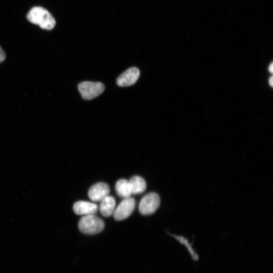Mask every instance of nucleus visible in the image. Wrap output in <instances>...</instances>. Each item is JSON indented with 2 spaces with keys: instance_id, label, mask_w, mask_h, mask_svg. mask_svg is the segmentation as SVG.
Returning a JSON list of instances; mask_svg holds the SVG:
<instances>
[{
  "instance_id": "f257e3e1",
  "label": "nucleus",
  "mask_w": 273,
  "mask_h": 273,
  "mask_svg": "<svg viewBox=\"0 0 273 273\" xmlns=\"http://www.w3.org/2000/svg\"><path fill=\"white\" fill-rule=\"evenodd\" d=\"M27 18L30 23L39 25L41 28L46 30H52L56 25L55 20L52 15L42 7L33 8Z\"/></svg>"
},
{
  "instance_id": "f03ea898",
  "label": "nucleus",
  "mask_w": 273,
  "mask_h": 273,
  "mask_svg": "<svg viewBox=\"0 0 273 273\" xmlns=\"http://www.w3.org/2000/svg\"><path fill=\"white\" fill-rule=\"evenodd\" d=\"M105 227L104 221L95 215L83 216L79 223L80 231L86 235H95L100 233Z\"/></svg>"
},
{
  "instance_id": "7ed1b4c3",
  "label": "nucleus",
  "mask_w": 273,
  "mask_h": 273,
  "mask_svg": "<svg viewBox=\"0 0 273 273\" xmlns=\"http://www.w3.org/2000/svg\"><path fill=\"white\" fill-rule=\"evenodd\" d=\"M161 199L155 192L150 193L142 199L139 207L140 213L145 216L154 214L160 206Z\"/></svg>"
},
{
  "instance_id": "20e7f679",
  "label": "nucleus",
  "mask_w": 273,
  "mask_h": 273,
  "mask_svg": "<svg viewBox=\"0 0 273 273\" xmlns=\"http://www.w3.org/2000/svg\"><path fill=\"white\" fill-rule=\"evenodd\" d=\"M78 89L84 99L90 100L103 93L105 90V86L100 82L85 81L79 85Z\"/></svg>"
},
{
  "instance_id": "39448f33",
  "label": "nucleus",
  "mask_w": 273,
  "mask_h": 273,
  "mask_svg": "<svg viewBox=\"0 0 273 273\" xmlns=\"http://www.w3.org/2000/svg\"><path fill=\"white\" fill-rule=\"evenodd\" d=\"M135 203L134 199L130 197L123 199L114 211V219L119 221L129 217L134 209Z\"/></svg>"
},
{
  "instance_id": "423d86ee",
  "label": "nucleus",
  "mask_w": 273,
  "mask_h": 273,
  "mask_svg": "<svg viewBox=\"0 0 273 273\" xmlns=\"http://www.w3.org/2000/svg\"><path fill=\"white\" fill-rule=\"evenodd\" d=\"M140 76L141 72L138 68L130 67L118 77L116 84L120 87L133 85L138 81Z\"/></svg>"
},
{
  "instance_id": "0eeeda50",
  "label": "nucleus",
  "mask_w": 273,
  "mask_h": 273,
  "mask_svg": "<svg viewBox=\"0 0 273 273\" xmlns=\"http://www.w3.org/2000/svg\"><path fill=\"white\" fill-rule=\"evenodd\" d=\"M110 188L104 183L99 182L91 186L88 192V196L93 201H101L105 197L109 195Z\"/></svg>"
},
{
  "instance_id": "6e6552de",
  "label": "nucleus",
  "mask_w": 273,
  "mask_h": 273,
  "mask_svg": "<svg viewBox=\"0 0 273 273\" xmlns=\"http://www.w3.org/2000/svg\"><path fill=\"white\" fill-rule=\"evenodd\" d=\"M73 210L78 215H95L98 210L97 205L85 201H79L75 203Z\"/></svg>"
},
{
  "instance_id": "1a4fd4ad",
  "label": "nucleus",
  "mask_w": 273,
  "mask_h": 273,
  "mask_svg": "<svg viewBox=\"0 0 273 273\" xmlns=\"http://www.w3.org/2000/svg\"><path fill=\"white\" fill-rule=\"evenodd\" d=\"M115 200L113 197L107 196L101 202L99 210L101 214L105 217L113 215L115 208Z\"/></svg>"
},
{
  "instance_id": "9d476101",
  "label": "nucleus",
  "mask_w": 273,
  "mask_h": 273,
  "mask_svg": "<svg viewBox=\"0 0 273 273\" xmlns=\"http://www.w3.org/2000/svg\"><path fill=\"white\" fill-rule=\"evenodd\" d=\"M131 194L136 195L144 193L147 189L145 180L139 176L132 177L128 181Z\"/></svg>"
},
{
  "instance_id": "9b49d317",
  "label": "nucleus",
  "mask_w": 273,
  "mask_h": 273,
  "mask_svg": "<svg viewBox=\"0 0 273 273\" xmlns=\"http://www.w3.org/2000/svg\"><path fill=\"white\" fill-rule=\"evenodd\" d=\"M115 188L117 195L121 198H127L131 195L129 182L125 179L119 180L116 183Z\"/></svg>"
},
{
  "instance_id": "f8f14e48",
  "label": "nucleus",
  "mask_w": 273,
  "mask_h": 273,
  "mask_svg": "<svg viewBox=\"0 0 273 273\" xmlns=\"http://www.w3.org/2000/svg\"><path fill=\"white\" fill-rule=\"evenodd\" d=\"M171 236H173L175 238L177 241H178L181 244L183 245L186 247L189 253L191 256V258L194 261H198L199 260V257L198 254L196 252L194 249L193 248L192 244L189 242L188 240L185 237L182 236H178L176 235L170 234Z\"/></svg>"
},
{
  "instance_id": "ddd939ff",
  "label": "nucleus",
  "mask_w": 273,
  "mask_h": 273,
  "mask_svg": "<svg viewBox=\"0 0 273 273\" xmlns=\"http://www.w3.org/2000/svg\"><path fill=\"white\" fill-rule=\"evenodd\" d=\"M6 58V54L3 49L0 46V63L4 62Z\"/></svg>"
},
{
  "instance_id": "4468645a",
  "label": "nucleus",
  "mask_w": 273,
  "mask_h": 273,
  "mask_svg": "<svg viewBox=\"0 0 273 273\" xmlns=\"http://www.w3.org/2000/svg\"><path fill=\"white\" fill-rule=\"evenodd\" d=\"M268 70L270 73L272 72V64H271L268 67Z\"/></svg>"
},
{
  "instance_id": "2eb2a0df",
  "label": "nucleus",
  "mask_w": 273,
  "mask_h": 273,
  "mask_svg": "<svg viewBox=\"0 0 273 273\" xmlns=\"http://www.w3.org/2000/svg\"><path fill=\"white\" fill-rule=\"evenodd\" d=\"M269 84L271 86H272V77H271L270 79L269 80Z\"/></svg>"
}]
</instances>
